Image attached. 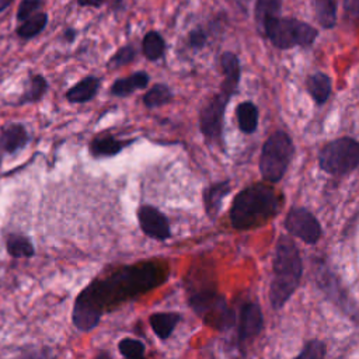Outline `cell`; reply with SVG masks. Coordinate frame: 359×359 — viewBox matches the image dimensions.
I'll return each instance as SVG.
<instances>
[{"label": "cell", "instance_id": "30", "mask_svg": "<svg viewBox=\"0 0 359 359\" xmlns=\"http://www.w3.org/2000/svg\"><path fill=\"white\" fill-rule=\"evenodd\" d=\"M136 56V50L133 49V46L128 45L121 48L111 59H109V67H121L123 65L130 63Z\"/></svg>", "mask_w": 359, "mask_h": 359}, {"label": "cell", "instance_id": "3", "mask_svg": "<svg viewBox=\"0 0 359 359\" xmlns=\"http://www.w3.org/2000/svg\"><path fill=\"white\" fill-rule=\"evenodd\" d=\"M273 278L269 285V302L272 309H282L296 292L303 275V261L300 251L289 236H279L273 261Z\"/></svg>", "mask_w": 359, "mask_h": 359}, {"label": "cell", "instance_id": "26", "mask_svg": "<svg viewBox=\"0 0 359 359\" xmlns=\"http://www.w3.org/2000/svg\"><path fill=\"white\" fill-rule=\"evenodd\" d=\"M48 90V81L45 77L35 74L29 79V84L25 90V93L22 94V97L20 98V104H27V102H35L38 100L42 98V95L46 93Z\"/></svg>", "mask_w": 359, "mask_h": 359}, {"label": "cell", "instance_id": "25", "mask_svg": "<svg viewBox=\"0 0 359 359\" xmlns=\"http://www.w3.org/2000/svg\"><path fill=\"white\" fill-rule=\"evenodd\" d=\"M48 22V15L45 13H38V14H32L31 17H28L27 20H24V22L18 27L17 34L21 38H32L35 35H38L46 25Z\"/></svg>", "mask_w": 359, "mask_h": 359}, {"label": "cell", "instance_id": "34", "mask_svg": "<svg viewBox=\"0 0 359 359\" xmlns=\"http://www.w3.org/2000/svg\"><path fill=\"white\" fill-rule=\"evenodd\" d=\"M104 0H79L80 6H93V7H98L101 6Z\"/></svg>", "mask_w": 359, "mask_h": 359}, {"label": "cell", "instance_id": "2", "mask_svg": "<svg viewBox=\"0 0 359 359\" xmlns=\"http://www.w3.org/2000/svg\"><path fill=\"white\" fill-rule=\"evenodd\" d=\"M282 208V195L271 185L255 182L240 191L230 206V223L237 230H251L266 224Z\"/></svg>", "mask_w": 359, "mask_h": 359}, {"label": "cell", "instance_id": "20", "mask_svg": "<svg viewBox=\"0 0 359 359\" xmlns=\"http://www.w3.org/2000/svg\"><path fill=\"white\" fill-rule=\"evenodd\" d=\"M130 143L132 140H119L114 136L95 137L90 144V151L94 157H112Z\"/></svg>", "mask_w": 359, "mask_h": 359}, {"label": "cell", "instance_id": "19", "mask_svg": "<svg viewBox=\"0 0 359 359\" xmlns=\"http://www.w3.org/2000/svg\"><path fill=\"white\" fill-rule=\"evenodd\" d=\"M258 116H259L258 108L252 101H243L236 107V118H237L238 129L245 135H251L257 130Z\"/></svg>", "mask_w": 359, "mask_h": 359}, {"label": "cell", "instance_id": "17", "mask_svg": "<svg viewBox=\"0 0 359 359\" xmlns=\"http://www.w3.org/2000/svg\"><path fill=\"white\" fill-rule=\"evenodd\" d=\"M181 320L182 316L175 311H158L149 317L150 327L160 339H167Z\"/></svg>", "mask_w": 359, "mask_h": 359}, {"label": "cell", "instance_id": "22", "mask_svg": "<svg viewBox=\"0 0 359 359\" xmlns=\"http://www.w3.org/2000/svg\"><path fill=\"white\" fill-rule=\"evenodd\" d=\"M172 97L174 94L168 86L163 83H157L150 90L146 91V94L143 95V104L147 108H157L168 104L172 100Z\"/></svg>", "mask_w": 359, "mask_h": 359}, {"label": "cell", "instance_id": "28", "mask_svg": "<svg viewBox=\"0 0 359 359\" xmlns=\"http://www.w3.org/2000/svg\"><path fill=\"white\" fill-rule=\"evenodd\" d=\"M118 349L123 358L140 359L144 356V344L135 338H123L118 344Z\"/></svg>", "mask_w": 359, "mask_h": 359}, {"label": "cell", "instance_id": "29", "mask_svg": "<svg viewBox=\"0 0 359 359\" xmlns=\"http://www.w3.org/2000/svg\"><path fill=\"white\" fill-rule=\"evenodd\" d=\"M327 356V346L320 339L307 341L302 351L297 353V359H323Z\"/></svg>", "mask_w": 359, "mask_h": 359}, {"label": "cell", "instance_id": "8", "mask_svg": "<svg viewBox=\"0 0 359 359\" xmlns=\"http://www.w3.org/2000/svg\"><path fill=\"white\" fill-rule=\"evenodd\" d=\"M233 95L224 90L210 97L199 112V129L210 144H223V123L226 107Z\"/></svg>", "mask_w": 359, "mask_h": 359}, {"label": "cell", "instance_id": "31", "mask_svg": "<svg viewBox=\"0 0 359 359\" xmlns=\"http://www.w3.org/2000/svg\"><path fill=\"white\" fill-rule=\"evenodd\" d=\"M41 6V0H22L20 7H18V13H17V18L20 21L27 20L28 17H31L34 14V11Z\"/></svg>", "mask_w": 359, "mask_h": 359}, {"label": "cell", "instance_id": "33", "mask_svg": "<svg viewBox=\"0 0 359 359\" xmlns=\"http://www.w3.org/2000/svg\"><path fill=\"white\" fill-rule=\"evenodd\" d=\"M344 8L352 18H359V0H344Z\"/></svg>", "mask_w": 359, "mask_h": 359}, {"label": "cell", "instance_id": "11", "mask_svg": "<svg viewBox=\"0 0 359 359\" xmlns=\"http://www.w3.org/2000/svg\"><path fill=\"white\" fill-rule=\"evenodd\" d=\"M137 220L142 231L154 240L164 241L171 237L170 222L163 212L151 205H142L137 209Z\"/></svg>", "mask_w": 359, "mask_h": 359}, {"label": "cell", "instance_id": "32", "mask_svg": "<svg viewBox=\"0 0 359 359\" xmlns=\"http://www.w3.org/2000/svg\"><path fill=\"white\" fill-rule=\"evenodd\" d=\"M188 42H189V46L194 48V49H201L205 46L206 43V34L201 29V28H196L194 31H191L189 34V38H188Z\"/></svg>", "mask_w": 359, "mask_h": 359}, {"label": "cell", "instance_id": "27", "mask_svg": "<svg viewBox=\"0 0 359 359\" xmlns=\"http://www.w3.org/2000/svg\"><path fill=\"white\" fill-rule=\"evenodd\" d=\"M280 6H282V0H257L255 20H257L258 25L262 28L264 22L268 18L279 15Z\"/></svg>", "mask_w": 359, "mask_h": 359}, {"label": "cell", "instance_id": "4", "mask_svg": "<svg viewBox=\"0 0 359 359\" xmlns=\"http://www.w3.org/2000/svg\"><path fill=\"white\" fill-rule=\"evenodd\" d=\"M188 303L202 321L219 331H227L236 324V314L223 294L216 289L215 280H187Z\"/></svg>", "mask_w": 359, "mask_h": 359}, {"label": "cell", "instance_id": "1", "mask_svg": "<svg viewBox=\"0 0 359 359\" xmlns=\"http://www.w3.org/2000/svg\"><path fill=\"white\" fill-rule=\"evenodd\" d=\"M168 266L163 262H140L119 268L108 278L90 283L76 299L73 324L80 331L93 330L102 310L111 309L165 282Z\"/></svg>", "mask_w": 359, "mask_h": 359}, {"label": "cell", "instance_id": "9", "mask_svg": "<svg viewBox=\"0 0 359 359\" xmlns=\"http://www.w3.org/2000/svg\"><path fill=\"white\" fill-rule=\"evenodd\" d=\"M283 226L290 236L297 237L310 245L316 244L323 234V229L317 217L309 209L300 206L292 208L287 212Z\"/></svg>", "mask_w": 359, "mask_h": 359}, {"label": "cell", "instance_id": "21", "mask_svg": "<svg viewBox=\"0 0 359 359\" xmlns=\"http://www.w3.org/2000/svg\"><path fill=\"white\" fill-rule=\"evenodd\" d=\"M316 18L320 25L330 29L337 22V4L335 0H314Z\"/></svg>", "mask_w": 359, "mask_h": 359}, {"label": "cell", "instance_id": "5", "mask_svg": "<svg viewBox=\"0 0 359 359\" xmlns=\"http://www.w3.org/2000/svg\"><path fill=\"white\" fill-rule=\"evenodd\" d=\"M294 154V144L285 130L273 132L262 144L259 154V172L268 182H279L286 174Z\"/></svg>", "mask_w": 359, "mask_h": 359}, {"label": "cell", "instance_id": "14", "mask_svg": "<svg viewBox=\"0 0 359 359\" xmlns=\"http://www.w3.org/2000/svg\"><path fill=\"white\" fill-rule=\"evenodd\" d=\"M29 140L27 128L22 123H10L3 128L0 135V149L6 153H15Z\"/></svg>", "mask_w": 359, "mask_h": 359}, {"label": "cell", "instance_id": "13", "mask_svg": "<svg viewBox=\"0 0 359 359\" xmlns=\"http://www.w3.org/2000/svg\"><path fill=\"white\" fill-rule=\"evenodd\" d=\"M220 66L223 72V81L220 86V90H224L234 95L238 90L240 84V77H241V69H240V62L237 56L231 52H224L220 56Z\"/></svg>", "mask_w": 359, "mask_h": 359}, {"label": "cell", "instance_id": "23", "mask_svg": "<svg viewBox=\"0 0 359 359\" xmlns=\"http://www.w3.org/2000/svg\"><path fill=\"white\" fill-rule=\"evenodd\" d=\"M6 247L7 252L14 258L32 257L35 254L31 240L22 234H10L6 240Z\"/></svg>", "mask_w": 359, "mask_h": 359}, {"label": "cell", "instance_id": "6", "mask_svg": "<svg viewBox=\"0 0 359 359\" xmlns=\"http://www.w3.org/2000/svg\"><path fill=\"white\" fill-rule=\"evenodd\" d=\"M264 35L279 49H290L293 46H309L317 38V29L307 22L296 18L271 17L262 25Z\"/></svg>", "mask_w": 359, "mask_h": 359}, {"label": "cell", "instance_id": "7", "mask_svg": "<svg viewBox=\"0 0 359 359\" xmlns=\"http://www.w3.org/2000/svg\"><path fill=\"white\" fill-rule=\"evenodd\" d=\"M318 165L331 175H344L359 165V142L344 136L325 143L318 151Z\"/></svg>", "mask_w": 359, "mask_h": 359}, {"label": "cell", "instance_id": "10", "mask_svg": "<svg viewBox=\"0 0 359 359\" xmlns=\"http://www.w3.org/2000/svg\"><path fill=\"white\" fill-rule=\"evenodd\" d=\"M237 320V339L243 345L258 337L264 328V314L257 302H245L240 306Z\"/></svg>", "mask_w": 359, "mask_h": 359}, {"label": "cell", "instance_id": "18", "mask_svg": "<svg viewBox=\"0 0 359 359\" xmlns=\"http://www.w3.org/2000/svg\"><path fill=\"white\" fill-rule=\"evenodd\" d=\"M149 74L146 72H136L128 77L118 79L111 86V94L116 97H126L132 94L135 90L146 88L149 84Z\"/></svg>", "mask_w": 359, "mask_h": 359}, {"label": "cell", "instance_id": "15", "mask_svg": "<svg viewBox=\"0 0 359 359\" xmlns=\"http://www.w3.org/2000/svg\"><path fill=\"white\" fill-rule=\"evenodd\" d=\"M306 87H307V93L310 94V97L318 105L325 104L332 91V83H331L330 76L325 73H321V72L310 74L306 80Z\"/></svg>", "mask_w": 359, "mask_h": 359}, {"label": "cell", "instance_id": "24", "mask_svg": "<svg viewBox=\"0 0 359 359\" xmlns=\"http://www.w3.org/2000/svg\"><path fill=\"white\" fill-rule=\"evenodd\" d=\"M164 49H165V42L158 32L150 31L144 35L142 42V50L149 60L160 59L164 55Z\"/></svg>", "mask_w": 359, "mask_h": 359}, {"label": "cell", "instance_id": "35", "mask_svg": "<svg viewBox=\"0 0 359 359\" xmlns=\"http://www.w3.org/2000/svg\"><path fill=\"white\" fill-rule=\"evenodd\" d=\"M11 1H13V0H0V11H1V10H4V8H6Z\"/></svg>", "mask_w": 359, "mask_h": 359}, {"label": "cell", "instance_id": "16", "mask_svg": "<svg viewBox=\"0 0 359 359\" xmlns=\"http://www.w3.org/2000/svg\"><path fill=\"white\" fill-rule=\"evenodd\" d=\"M100 84H101V81L98 77L87 76L81 81L74 84L70 90H67L66 98H67V101L74 102V104L88 102L97 95Z\"/></svg>", "mask_w": 359, "mask_h": 359}, {"label": "cell", "instance_id": "12", "mask_svg": "<svg viewBox=\"0 0 359 359\" xmlns=\"http://www.w3.org/2000/svg\"><path fill=\"white\" fill-rule=\"evenodd\" d=\"M231 182L230 180L215 182L203 189V208L206 216L210 220H215L222 209L224 198L230 194Z\"/></svg>", "mask_w": 359, "mask_h": 359}]
</instances>
